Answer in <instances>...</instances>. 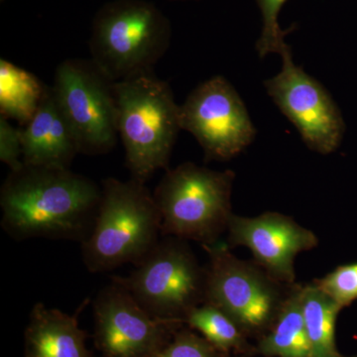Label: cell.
Returning a JSON list of instances; mask_svg holds the SVG:
<instances>
[{"instance_id":"obj_1","label":"cell","mask_w":357,"mask_h":357,"mask_svg":"<svg viewBox=\"0 0 357 357\" xmlns=\"http://www.w3.org/2000/svg\"><path fill=\"white\" fill-rule=\"evenodd\" d=\"M102 189L70 169L23 165L0 191L1 225L13 238L72 239L83 243L93 225Z\"/></svg>"},{"instance_id":"obj_2","label":"cell","mask_w":357,"mask_h":357,"mask_svg":"<svg viewBox=\"0 0 357 357\" xmlns=\"http://www.w3.org/2000/svg\"><path fill=\"white\" fill-rule=\"evenodd\" d=\"M117 129L131 178L145 183L168 170L181 130L180 105L167 82L151 72L114 83Z\"/></svg>"},{"instance_id":"obj_3","label":"cell","mask_w":357,"mask_h":357,"mask_svg":"<svg viewBox=\"0 0 357 357\" xmlns=\"http://www.w3.org/2000/svg\"><path fill=\"white\" fill-rule=\"evenodd\" d=\"M102 189L95 225L82 243L84 263L91 273L136 264L162 236L158 206L145 184L109 178Z\"/></svg>"},{"instance_id":"obj_4","label":"cell","mask_w":357,"mask_h":357,"mask_svg":"<svg viewBox=\"0 0 357 357\" xmlns=\"http://www.w3.org/2000/svg\"><path fill=\"white\" fill-rule=\"evenodd\" d=\"M172 38L170 20L147 0H112L91 24V61L112 83L151 72Z\"/></svg>"},{"instance_id":"obj_5","label":"cell","mask_w":357,"mask_h":357,"mask_svg":"<svg viewBox=\"0 0 357 357\" xmlns=\"http://www.w3.org/2000/svg\"><path fill=\"white\" fill-rule=\"evenodd\" d=\"M236 174L194 163L168 169L153 192L161 217V236L218 243L231 217Z\"/></svg>"},{"instance_id":"obj_6","label":"cell","mask_w":357,"mask_h":357,"mask_svg":"<svg viewBox=\"0 0 357 357\" xmlns=\"http://www.w3.org/2000/svg\"><path fill=\"white\" fill-rule=\"evenodd\" d=\"M128 276L112 277L152 316L185 321L206 302V268L184 239L162 236Z\"/></svg>"},{"instance_id":"obj_7","label":"cell","mask_w":357,"mask_h":357,"mask_svg":"<svg viewBox=\"0 0 357 357\" xmlns=\"http://www.w3.org/2000/svg\"><path fill=\"white\" fill-rule=\"evenodd\" d=\"M52 91L79 152L109 153L119 140L114 83L91 60L68 59L56 69Z\"/></svg>"},{"instance_id":"obj_8","label":"cell","mask_w":357,"mask_h":357,"mask_svg":"<svg viewBox=\"0 0 357 357\" xmlns=\"http://www.w3.org/2000/svg\"><path fill=\"white\" fill-rule=\"evenodd\" d=\"M203 246L208 255L206 302L249 330H259L278 317L289 296L282 282L259 265L237 258L227 243Z\"/></svg>"},{"instance_id":"obj_9","label":"cell","mask_w":357,"mask_h":357,"mask_svg":"<svg viewBox=\"0 0 357 357\" xmlns=\"http://www.w3.org/2000/svg\"><path fill=\"white\" fill-rule=\"evenodd\" d=\"M180 121L181 128L196 138L208 160L234 158L256 135L241 96L222 76L211 77L192 89L180 105Z\"/></svg>"},{"instance_id":"obj_10","label":"cell","mask_w":357,"mask_h":357,"mask_svg":"<svg viewBox=\"0 0 357 357\" xmlns=\"http://www.w3.org/2000/svg\"><path fill=\"white\" fill-rule=\"evenodd\" d=\"M280 56V72L264 82L268 95L296 126L310 149L332 153L344 133L340 109L325 86L295 64L290 48Z\"/></svg>"},{"instance_id":"obj_11","label":"cell","mask_w":357,"mask_h":357,"mask_svg":"<svg viewBox=\"0 0 357 357\" xmlns=\"http://www.w3.org/2000/svg\"><path fill=\"white\" fill-rule=\"evenodd\" d=\"M112 281L93 303L96 347L105 357H153L181 321L152 316L128 289Z\"/></svg>"},{"instance_id":"obj_12","label":"cell","mask_w":357,"mask_h":357,"mask_svg":"<svg viewBox=\"0 0 357 357\" xmlns=\"http://www.w3.org/2000/svg\"><path fill=\"white\" fill-rule=\"evenodd\" d=\"M227 230L229 248H248L256 264L282 283L295 281L296 257L316 248L319 243L312 230L278 213H265L253 218L232 213Z\"/></svg>"},{"instance_id":"obj_13","label":"cell","mask_w":357,"mask_h":357,"mask_svg":"<svg viewBox=\"0 0 357 357\" xmlns=\"http://www.w3.org/2000/svg\"><path fill=\"white\" fill-rule=\"evenodd\" d=\"M21 138L25 165L70 169L79 153L69 124L48 86L36 114L21 128Z\"/></svg>"},{"instance_id":"obj_14","label":"cell","mask_w":357,"mask_h":357,"mask_svg":"<svg viewBox=\"0 0 357 357\" xmlns=\"http://www.w3.org/2000/svg\"><path fill=\"white\" fill-rule=\"evenodd\" d=\"M25 357H91L77 314L35 305L25 332Z\"/></svg>"},{"instance_id":"obj_15","label":"cell","mask_w":357,"mask_h":357,"mask_svg":"<svg viewBox=\"0 0 357 357\" xmlns=\"http://www.w3.org/2000/svg\"><path fill=\"white\" fill-rule=\"evenodd\" d=\"M46 86L31 73L0 60V112L25 126L36 114Z\"/></svg>"},{"instance_id":"obj_16","label":"cell","mask_w":357,"mask_h":357,"mask_svg":"<svg viewBox=\"0 0 357 357\" xmlns=\"http://www.w3.org/2000/svg\"><path fill=\"white\" fill-rule=\"evenodd\" d=\"M300 292L311 357H340L335 335L338 312L342 307L316 284L301 287Z\"/></svg>"},{"instance_id":"obj_17","label":"cell","mask_w":357,"mask_h":357,"mask_svg":"<svg viewBox=\"0 0 357 357\" xmlns=\"http://www.w3.org/2000/svg\"><path fill=\"white\" fill-rule=\"evenodd\" d=\"M300 288L289 293L273 331L262 340L260 351L266 356L311 357V345L303 318Z\"/></svg>"},{"instance_id":"obj_18","label":"cell","mask_w":357,"mask_h":357,"mask_svg":"<svg viewBox=\"0 0 357 357\" xmlns=\"http://www.w3.org/2000/svg\"><path fill=\"white\" fill-rule=\"evenodd\" d=\"M185 321L218 351H227L241 344V328L229 314L211 303L195 307Z\"/></svg>"},{"instance_id":"obj_19","label":"cell","mask_w":357,"mask_h":357,"mask_svg":"<svg viewBox=\"0 0 357 357\" xmlns=\"http://www.w3.org/2000/svg\"><path fill=\"white\" fill-rule=\"evenodd\" d=\"M287 0H258V6L262 15V32L256 44L259 57L269 54L279 55L290 48L285 42V33L279 25V14Z\"/></svg>"},{"instance_id":"obj_20","label":"cell","mask_w":357,"mask_h":357,"mask_svg":"<svg viewBox=\"0 0 357 357\" xmlns=\"http://www.w3.org/2000/svg\"><path fill=\"white\" fill-rule=\"evenodd\" d=\"M314 284L340 307L349 306L357 299V263L337 267Z\"/></svg>"},{"instance_id":"obj_21","label":"cell","mask_w":357,"mask_h":357,"mask_svg":"<svg viewBox=\"0 0 357 357\" xmlns=\"http://www.w3.org/2000/svg\"><path fill=\"white\" fill-rule=\"evenodd\" d=\"M213 345L192 333H180L153 357H218Z\"/></svg>"},{"instance_id":"obj_22","label":"cell","mask_w":357,"mask_h":357,"mask_svg":"<svg viewBox=\"0 0 357 357\" xmlns=\"http://www.w3.org/2000/svg\"><path fill=\"white\" fill-rule=\"evenodd\" d=\"M0 160L10 171L24 165L21 128H14L4 116L0 117Z\"/></svg>"},{"instance_id":"obj_23","label":"cell","mask_w":357,"mask_h":357,"mask_svg":"<svg viewBox=\"0 0 357 357\" xmlns=\"http://www.w3.org/2000/svg\"><path fill=\"white\" fill-rule=\"evenodd\" d=\"M173 1H197V0H173Z\"/></svg>"},{"instance_id":"obj_24","label":"cell","mask_w":357,"mask_h":357,"mask_svg":"<svg viewBox=\"0 0 357 357\" xmlns=\"http://www.w3.org/2000/svg\"><path fill=\"white\" fill-rule=\"evenodd\" d=\"M1 1H4V0H1Z\"/></svg>"}]
</instances>
